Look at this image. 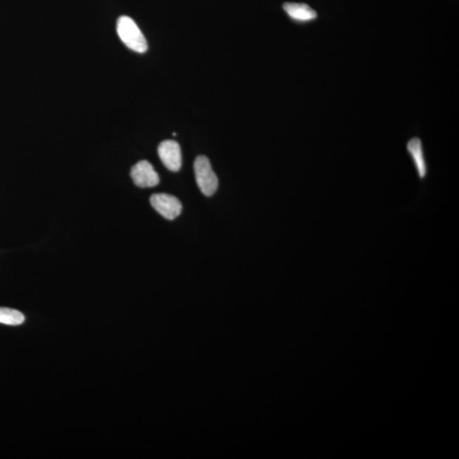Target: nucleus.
<instances>
[{
    "mask_svg": "<svg viewBox=\"0 0 459 459\" xmlns=\"http://www.w3.org/2000/svg\"><path fill=\"white\" fill-rule=\"evenodd\" d=\"M117 32L122 42L133 51L144 53L148 51V42L135 21L129 16L122 15L117 20Z\"/></svg>",
    "mask_w": 459,
    "mask_h": 459,
    "instance_id": "1",
    "label": "nucleus"
},
{
    "mask_svg": "<svg viewBox=\"0 0 459 459\" xmlns=\"http://www.w3.org/2000/svg\"><path fill=\"white\" fill-rule=\"evenodd\" d=\"M194 172L197 184L201 192L207 197L213 196L218 189L219 181L209 158L198 156L194 162Z\"/></svg>",
    "mask_w": 459,
    "mask_h": 459,
    "instance_id": "2",
    "label": "nucleus"
},
{
    "mask_svg": "<svg viewBox=\"0 0 459 459\" xmlns=\"http://www.w3.org/2000/svg\"><path fill=\"white\" fill-rule=\"evenodd\" d=\"M153 208L160 213L162 217L172 221L181 214V202L172 195L165 193L153 194L150 198Z\"/></svg>",
    "mask_w": 459,
    "mask_h": 459,
    "instance_id": "3",
    "label": "nucleus"
},
{
    "mask_svg": "<svg viewBox=\"0 0 459 459\" xmlns=\"http://www.w3.org/2000/svg\"><path fill=\"white\" fill-rule=\"evenodd\" d=\"M160 160L170 172H177L182 165L181 146L178 142L172 140L162 141L157 148Z\"/></svg>",
    "mask_w": 459,
    "mask_h": 459,
    "instance_id": "4",
    "label": "nucleus"
},
{
    "mask_svg": "<svg viewBox=\"0 0 459 459\" xmlns=\"http://www.w3.org/2000/svg\"><path fill=\"white\" fill-rule=\"evenodd\" d=\"M131 176L134 183L141 188H154L160 184V179L148 161H140L131 169Z\"/></svg>",
    "mask_w": 459,
    "mask_h": 459,
    "instance_id": "5",
    "label": "nucleus"
},
{
    "mask_svg": "<svg viewBox=\"0 0 459 459\" xmlns=\"http://www.w3.org/2000/svg\"><path fill=\"white\" fill-rule=\"evenodd\" d=\"M407 151L413 162L418 179L423 181L428 176V164L426 162L423 142L418 137H413L407 143Z\"/></svg>",
    "mask_w": 459,
    "mask_h": 459,
    "instance_id": "6",
    "label": "nucleus"
},
{
    "mask_svg": "<svg viewBox=\"0 0 459 459\" xmlns=\"http://www.w3.org/2000/svg\"><path fill=\"white\" fill-rule=\"evenodd\" d=\"M283 10L292 20L297 22H311L318 18L316 11L306 4L285 3Z\"/></svg>",
    "mask_w": 459,
    "mask_h": 459,
    "instance_id": "7",
    "label": "nucleus"
},
{
    "mask_svg": "<svg viewBox=\"0 0 459 459\" xmlns=\"http://www.w3.org/2000/svg\"><path fill=\"white\" fill-rule=\"evenodd\" d=\"M25 322V316L22 312L13 309L0 307V323L18 326Z\"/></svg>",
    "mask_w": 459,
    "mask_h": 459,
    "instance_id": "8",
    "label": "nucleus"
}]
</instances>
